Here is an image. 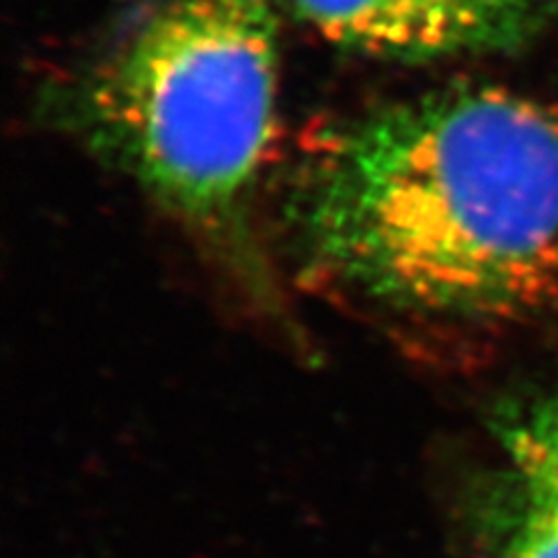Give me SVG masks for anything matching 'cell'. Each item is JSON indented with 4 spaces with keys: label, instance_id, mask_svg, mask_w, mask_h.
Masks as SVG:
<instances>
[{
    "label": "cell",
    "instance_id": "cell-4",
    "mask_svg": "<svg viewBox=\"0 0 558 558\" xmlns=\"http://www.w3.org/2000/svg\"><path fill=\"white\" fill-rule=\"evenodd\" d=\"M498 428L512 484L500 558H558V398L505 418Z\"/></svg>",
    "mask_w": 558,
    "mask_h": 558
},
{
    "label": "cell",
    "instance_id": "cell-1",
    "mask_svg": "<svg viewBox=\"0 0 558 558\" xmlns=\"http://www.w3.org/2000/svg\"><path fill=\"white\" fill-rule=\"evenodd\" d=\"M289 221L312 272L393 317H526L558 299V112L494 86L384 105L312 154Z\"/></svg>",
    "mask_w": 558,
    "mask_h": 558
},
{
    "label": "cell",
    "instance_id": "cell-3",
    "mask_svg": "<svg viewBox=\"0 0 558 558\" xmlns=\"http://www.w3.org/2000/svg\"><path fill=\"white\" fill-rule=\"evenodd\" d=\"M322 38L403 63L514 51L558 20V0H282Z\"/></svg>",
    "mask_w": 558,
    "mask_h": 558
},
{
    "label": "cell",
    "instance_id": "cell-2",
    "mask_svg": "<svg viewBox=\"0 0 558 558\" xmlns=\"http://www.w3.org/2000/svg\"><path fill=\"white\" fill-rule=\"evenodd\" d=\"M279 3L163 0L57 108L260 307L277 305L254 203L277 126Z\"/></svg>",
    "mask_w": 558,
    "mask_h": 558
}]
</instances>
